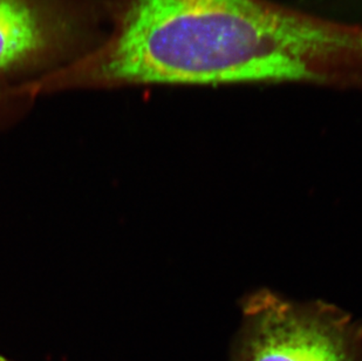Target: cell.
Listing matches in <instances>:
<instances>
[{
  "instance_id": "obj_2",
  "label": "cell",
  "mask_w": 362,
  "mask_h": 361,
  "mask_svg": "<svg viewBox=\"0 0 362 361\" xmlns=\"http://www.w3.org/2000/svg\"><path fill=\"white\" fill-rule=\"evenodd\" d=\"M107 0H0V82L25 85L101 42Z\"/></svg>"
},
{
  "instance_id": "obj_5",
  "label": "cell",
  "mask_w": 362,
  "mask_h": 361,
  "mask_svg": "<svg viewBox=\"0 0 362 361\" xmlns=\"http://www.w3.org/2000/svg\"><path fill=\"white\" fill-rule=\"evenodd\" d=\"M0 361H11V360H8V359H6V358H4V357H1V355H0Z\"/></svg>"
},
{
  "instance_id": "obj_4",
  "label": "cell",
  "mask_w": 362,
  "mask_h": 361,
  "mask_svg": "<svg viewBox=\"0 0 362 361\" xmlns=\"http://www.w3.org/2000/svg\"><path fill=\"white\" fill-rule=\"evenodd\" d=\"M31 96L23 91V85H11L0 82V113L6 112L17 103H26Z\"/></svg>"
},
{
  "instance_id": "obj_1",
  "label": "cell",
  "mask_w": 362,
  "mask_h": 361,
  "mask_svg": "<svg viewBox=\"0 0 362 361\" xmlns=\"http://www.w3.org/2000/svg\"><path fill=\"white\" fill-rule=\"evenodd\" d=\"M96 47L37 96L135 86L297 85L362 93V24L274 0H107Z\"/></svg>"
},
{
  "instance_id": "obj_3",
  "label": "cell",
  "mask_w": 362,
  "mask_h": 361,
  "mask_svg": "<svg viewBox=\"0 0 362 361\" xmlns=\"http://www.w3.org/2000/svg\"><path fill=\"white\" fill-rule=\"evenodd\" d=\"M229 361H362V326L328 304L250 297Z\"/></svg>"
}]
</instances>
